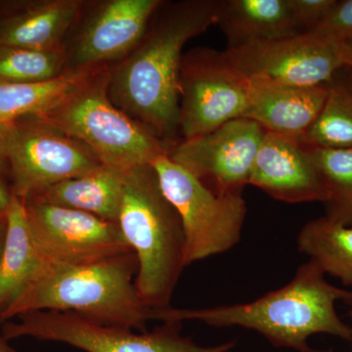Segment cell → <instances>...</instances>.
Here are the masks:
<instances>
[{
  "mask_svg": "<svg viewBox=\"0 0 352 352\" xmlns=\"http://www.w3.org/2000/svg\"><path fill=\"white\" fill-rule=\"evenodd\" d=\"M219 6V0L164 2L140 43L110 69L115 106L170 146L179 129L183 48L217 25Z\"/></svg>",
  "mask_w": 352,
  "mask_h": 352,
  "instance_id": "cell-1",
  "label": "cell"
},
{
  "mask_svg": "<svg viewBox=\"0 0 352 352\" xmlns=\"http://www.w3.org/2000/svg\"><path fill=\"white\" fill-rule=\"evenodd\" d=\"M325 276L309 259L298 267L286 286L254 302L201 309H152L151 320H198L219 328L237 326L256 331L273 346L315 352L308 339L316 333L352 340V328L340 318L336 309L338 300L351 302L352 291L333 286Z\"/></svg>",
  "mask_w": 352,
  "mask_h": 352,
  "instance_id": "cell-2",
  "label": "cell"
},
{
  "mask_svg": "<svg viewBox=\"0 0 352 352\" xmlns=\"http://www.w3.org/2000/svg\"><path fill=\"white\" fill-rule=\"evenodd\" d=\"M138 271L134 252L85 265L43 261L31 283L0 321L28 312L52 310L145 332L152 308L143 302L136 289Z\"/></svg>",
  "mask_w": 352,
  "mask_h": 352,
  "instance_id": "cell-3",
  "label": "cell"
},
{
  "mask_svg": "<svg viewBox=\"0 0 352 352\" xmlns=\"http://www.w3.org/2000/svg\"><path fill=\"white\" fill-rule=\"evenodd\" d=\"M119 226L138 261L135 287L152 309L170 307L185 264L182 220L151 164L126 173Z\"/></svg>",
  "mask_w": 352,
  "mask_h": 352,
  "instance_id": "cell-4",
  "label": "cell"
},
{
  "mask_svg": "<svg viewBox=\"0 0 352 352\" xmlns=\"http://www.w3.org/2000/svg\"><path fill=\"white\" fill-rule=\"evenodd\" d=\"M109 78L110 69L101 67L57 107L36 117L87 146L103 166L127 173L168 154L170 145L115 106Z\"/></svg>",
  "mask_w": 352,
  "mask_h": 352,
  "instance_id": "cell-5",
  "label": "cell"
},
{
  "mask_svg": "<svg viewBox=\"0 0 352 352\" xmlns=\"http://www.w3.org/2000/svg\"><path fill=\"white\" fill-rule=\"evenodd\" d=\"M151 166L164 195L182 220L186 265L238 244L247 214L243 195L214 193L168 154L157 157Z\"/></svg>",
  "mask_w": 352,
  "mask_h": 352,
  "instance_id": "cell-6",
  "label": "cell"
},
{
  "mask_svg": "<svg viewBox=\"0 0 352 352\" xmlns=\"http://www.w3.org/2000/svg\"><path fill=\"white\" fill-rule=\"evenodd\" d=\"M0 155L12 182L11 192L23 201L102 166L87 146L36 116L0 126Z\"/></svg>",
  "mask_w": 352,
  "mask_h": 352,
  "instance_id": "cell-7",
  "label": "cell"
},
{
  "mask_svg": "<svg viewBox=\"0 0 352 352\" xmlns=\"http://www.w3.org/2000/svg\"><path fill=\"white\" fill-rule=\"evenodd\" d=\"M180 323H164L153 332L106 325L73 312H28L2 328L6 340L31 337L63 342L87 352H229L235 342L201 346L179 333Z\"/></svg>",
  "mask_w": 352,
  "mask_h": 352,
  "instance_id": "cell-8",
  "label": "cell"
},
{
  "mask_svg": "<svg viewBox=\"0 0 352 352\" xmlns=\"http://www.w3.org/2000/svg\"><path fill=\"white\" fill-rule=\"evenodd\" d=\"M223 53L245 78L293 87L327 85L340 69H352L351 46L317 32L227 48Z\"/></svg>",
  "mask_w": 352,
  "mask_h": 352,
  "instance_id": "cell-9",
  "label": "cell"
},
{
  "mask_svg": "<svg viewBox=\"0 0 352 352\" xmlns=\"http://www.w3.org/2000/svg\"><path fill=\"white\" fill-rule=\"evenodd\" d=\"M179 82L183 139L244 118L249 107L248 78L227 61L223 52L197 48L183 55Z\"/></svg>",
  "mask_w": 352,
  "mask_h": 352,
  "instance_id": "cell-10",
  "label": "cell"
},
{
  "mask_svg": "<svg viewBox=\"0 0 352 352\" xmlns=\"http://www.w3.org/2000/svg\"><path fill=\"white\" fill-rule=\"evenodd\" d=\"M264 134L258 122L240 118L203 135L173 143L168 156L214 193L243 195Z\"/></svg>",
  "mask_w": 352,
  "mask_h": 352,
  "instance_id": "cell-11",
  "label": "cell"
},
{
  "mask_svg": "<svg viewBox=\"0 0 352 352\" xmlns=\"http://www.w3.org/2000/svg\"><path fill=\"white\" fill-rule=\"evenodd\" d=\"M24 204L44 261L85 265L133 252L116 222L43 201Z\"/></svg>",
  "mask_w": 352,
  "mask_h": 352,
  "instance_id": "cell-12",
  "label": "cell"
},
{
  "mask_svg": "<svg viewBox=\"0 0 352 352\" xmlns=\"http://www.w3.org/2000/svg\"><path fill=\"white\" fill-rule=\"evenodd\" d=\"M162 0H109L97 7L68 51L67 69H94L126 57L144 38Z\"/></svg>",
  "mask_w": 352,
  "mask_h": 352,
  "instance_id": "cell-13",
  "label": "cell"
},
{
  "mask_svg": "<svg viewBox=\"0 0 352 352\" xmlns=\"http://www.w3.org/2000/svg\"><path fill=\"white\" fill-rule=\"evenodd\" d=\"M250 185L285 203L325 204L328 199L325 182L307 146L267 131L254 160Z\"/></svg>",
  "mask_w": 352,
  "mask_h": 352,
  "instance_id": "cell-14",
  "label": "cell"
},
{
  "mask_svg": "<svg viewBox=\"0 0 352 352\" xmlns=\"http://www.w3.org/2000/svg\"><path fill=\"white\" fill-rule=\"evenodd\" d=\"M249 107L244 118L264 131L302 141L320 113L327 85L293 87L263 78H247Z\"/></svg>",
  "mask_w": 352,
  "mask_h": 352,
  "instance_id": "cell-15",
  "label": "cell"
},
{
  "mask_svg": "<svg viewBox=\"0 0 352 352\" xmlns=\"http://www.w3.org/2000/svg\"><path fill=\"white\" fill-rule=\"evenodd\" d=\"M85 2L44 0L25 6L0 20V46L52 50L80 17Z\"/></svg>",
  "mask_w": 352,
  "mask_h": 352,
  "instance_id": "cell-16",
  "label": "cell"
},
{
  "mask_svg": "<svg viewBox=\"0 0 352 352\" xmlns=\"http://www.w3.org/2000/svg\"><path fill=\"white\" fill-rule=\"evenodd\" d=\"M126 173L102 164L85 175L51 185L28 200L80 210L117 223Z\"/></svg>",
  "mask_w": 352,
  "mask_h": 352,
  "instance_id": "cell-17",
  "label": "cell"
},
{
  "mask_svg": "<svg viewBox=\"0 0 352 352\" xmlns=\"http://www.w3.org/2000/svg\"><path fill=\"white\" fill-rule=\"evenodd\" d=\"M6 221V238L0 254V317L31 283L43 261L24 201L17 196H12Z\"/></svg>",
  "mask_w": 352,
  "mask_h": 352,
  "instance_id": "cell-18",
  "label": "cell"
},
{
  "mask_svg": "<svg viewBox=\"0 0 352 352\" xmlns=\"http://www.w3.org/2000/svg\"><path fill=\"white\" fill-rule=\"evenodd\" d=\"M217 25L228 48L296 34L287 0L220 1Z\"/></svg>",
  "mask_w": 352,
  "mask_h": 352,
  "instance_id": "cell-19",
  "label": "cell"
},
{
  "mask_svg": "<svg viewBox=\"0 0 352 352\" xmlns=\"http://www.w3.org/2000/svg\"><path fill=\"white\" fill-rule=\"evenodd\" d=\"M99 68L66 69L61 76L45 82H0V126L19 118L50 112L85 85Z\"/></svg>",
  "mask_w": 352,
  "mask_h": 352,
  "instance_id": "cell-20",
  "label": "cell"
},
{
  "mask_svg": "<svg viewBox=\"0 0 352 352\" xmlns=\"http://www.w3.org/2000/svg\"><path fill=\"white\" fill-rule=\"evenodd\" d=\"M298 247L326 275L352 288V224L327 215L311 220L298 234Z\"/></svg>",
  "mask_w": 352,
  "mask_h": 352,
  "instance_id": "cell-21",
  "label": "cell"
},
{
  "mask_svg": "<svg viewBox=\"0 0 352 352\" xmlns=\"http://www.w3.org/2000/svg\"><path fill=\"white\" fill-rule=\"evenodd\" d=\"M300 142L328 149L352 147V87L328 83L323 108Z\"/></svg>",
  "mask_w": 352,
  "mask_h": 352,
  "instance_id": "cell-22",
  "label": "cell"
},
{
  "mask_svg": "<svg viewBox=\"0 0 352 352\" xmlns=\"http://www.w3.org/2000/svg\"><path fill=\"white\" fill-rule=\"evenodd\" d=\"M308 149L327 188L326 215L342 223L352 224V147Z\"/></svg>",
  "mask_w": 352,
  "mask_h": 352,
  "instance_id": "cell-23",
  "label": "cell"
},
{
  "mask_svg": "<svg viewBox=\"0 0 352 352\" xmlns=\"http://www.w3.org/2000/svg\"><path fill=\"white\" fill-rule=\"evenodd\" d=\"M65 45L52 50L0 46V82H39L61 76L67 69Z\"/></svg>",
  "mask_w": 352,
  "mask_h": 352,
  "instance_id": "cell-24",
  "label": "cell"
},
{
  "mask_svg": "<svg viewBox=\"0 0 352 352\" xmlns=\"http://www.w3.org/2000/svg\"><path fill=\"white\" fill-rule=\"evenodd\" d=\"M296 34L314 32L337 6V0H287Z\"/></svg>",
  "mask_w": 352,
  "mask_h": 352,
  "instance_id": "cell-25",
  "label": "cell"
},
{
  "mask_svg": "<svg viewBox=\"0 0 352 352\" xmlns=\"http://www.w3.org/2000/svg\"><path fill=\"white\" fill-rule=\"evenodd\" d=\"M314 32L344 43L352 41V0L338 1L330 15Z\"/></svg>",
  "mask_w": 352,
  "mask_h": 352,
  "instance_id": "cell-26",
  "label": "cell"
},
{
  "mask_svg": "<svg viewBox=\"0 0 352 352\" xmlns=\"http://www.w3.org/2000/svg\"><path fill=\"white\" fill-rule=\"evenodd\" d=\"M12 192L4 182V177L0 175V219H6L7 210L12 201Z\"/></svg>",
  "mask_w": 352,
  "mask_h": 352,
  "instance_id": "cell-27",
  "label": "cell"
},
{
  "mask_svg": "<svg viewBox=\"0 0 352 352\" xmlns=\"http://www.w3.org/2000/svg\"><path fill=\"white\" fill-rule=\"evenodd\" d=\"M6 219H0V254L3 248L4 238H6Z\"/></svg>",
  "mask_w": 352,
  "mask_h": 352,
  "instance_id": "cell-28",
  "label": "cell"
},
{
  "mask_svg": "<svg viewBox=\"0 0 352 352\" xmlns=\"http://www.w3.org/2000/svg\"><path fill=\"white\" fill-rule=\"evenodd\" d=\"M0 352H15L8 346L7 340L4 339L2 336H0Z\"/></svg>",
  "mask_w": 352,
  "mask_h": 352,
  "instance_id": "cell-29",
  "label": "cell"
},
{
  "mask_svg": "<svg viewBox=\"0 0 352 352\" xmlns=\"http://www.w3.org/2000/svg\"><path fill=\"white\" fill-rule=\"evenodd\" d=\"M0 175H1L2 177H6V176L7 175V168L6 163H4L1 155H0Z\"/></svg>",
  "mask_w": 352,
  "mask_h": 352,
  "instance_id": "cell-30",
  "label": "cell"
},
{
  "mask_svg": "<svg viewBox=\"0 0 352 352\" xmlns=\"http://www.w3.org/2000/svg\"><path fill=\"white\" fill-rule=\"evenodd\" d=\"M349 303H351V319H352V300ZM351 352H352V349H351Z\"/></svg>",
  "mask_w": 352,
  "mask_h": 352,
  "instance_id": "cell-31",
  "label": "cell"
},
{
  "mask_svg": "<svg viewBox=\"0 0 352 352\" xmlns=\"http://www.w3.org/2000/svg\"><path fill=\"white\" fill-rule=\"evenodd\" d=\"M346 43L349 44V46H351V50H352V41H349V43Z\"/></svg>",
  "mask_w": 352,
  "mask_h": 352,
  "instance_id": "cell-32",
  "label": "cell"
}]
</instances>
